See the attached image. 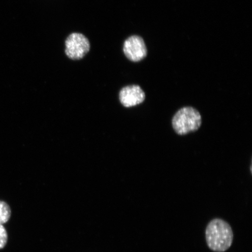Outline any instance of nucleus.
I'll list each match as a JSON object with an SVG mask.
<instances>
[{"mask_svg": "<svg viewBox=\"0 0 252 252\" xmlns=\"http://www.w3.org/2000/svg\"><path fill=\"white\" fill-rule=\"evenodd\" d=\"M205 233L207 245L210 250L224 252L231 248L234 240V232L226 220L220 219L211 220Z\"/></svg>", "mask_w": 252, "mask_h": 252, "instance_id": "1", "label": "nucleus"}, {"mask_svg": "<svg viewBox=\"0 0 252 252\" xmlns=\"http://www.w3.org/2000/svg\"><path fill=\"white\" fill-rule=\"evenodd\" d=\"M125 55L128 60L134 62H140L146 58L147 47L142 37L132 36L125 41L124 45Z\"/></svg>", "mask_w": 252, "mask_h": 252, "instance_id": "4", "label": "nucleus"}, {"mask_svg": "<svg viewBox=\"0 0 252 252\" xmlns=\"http://www.w3.org/2000/svg\"><path fill=\"white\" fill-rule=\"evenodd\" d=\"M11 211L8 204L0 201V224H4L10 219Z\"/></svg>", "mask_w": 252, "mask_h": 252, "instance_id": "6", "label": "nucleus"}, {"mask_svg": "<svg viewBox=\"0 0 252 252\" xmlns=\"http://www.w3.org/2000/svg\"><path fill=\"white\" fill-rule=\"evenodd\" d=\"M65 54L68 58L78 61L84 58L90 49L89 40L84 34L73 33L65 40Z\"/></svg>", "mask_w": 252, "mask_h": 252, "instance_id": "3", "label": "nucleus"}, {"mask_svg": "<svg viewBox=\"0 0 252 252\" xmlns=\"http://www.w3.org/2000/svg\"><path fill=\"white\" fill-rule=\"evenodd\" d=\"M146 98V94L138 86H129L123 88L119 93L120 101L126 108L139 105Z\"/></svg>", "mask_w": 252, "mask_h": 252, "instance_id": "5", "label": "nucleus"}, {"mask_svg": "<svg viewBox=\"0 0 252 252\" xmlns=\"http://www.w3.org/2000/svg\"><path fill=\"white\" fill-rule=\"evenodd\" d=\"M201 125L200 113L191 107H185L178 110L172 120L173 127L179 135H185L196 131Z\"/></svg>", "mask_w": 252, "mask_h": 252, "instance_id": "2", "label": "nucleus"}, {"mask_svg": "<svg viewBox=\"0 0 252 252\" xmlns=\"http://www.w3.org/2000/svg\"><path fill=\"white\" fill-rule=\"evenodd\" d=\"M8 234L4 226L0 224V250L4 248L7 243Z\"/></svg>", "mask_w": 252, "mask_h": 252, "instance_id": "7", "label": "nucleus"}]
</instances>
